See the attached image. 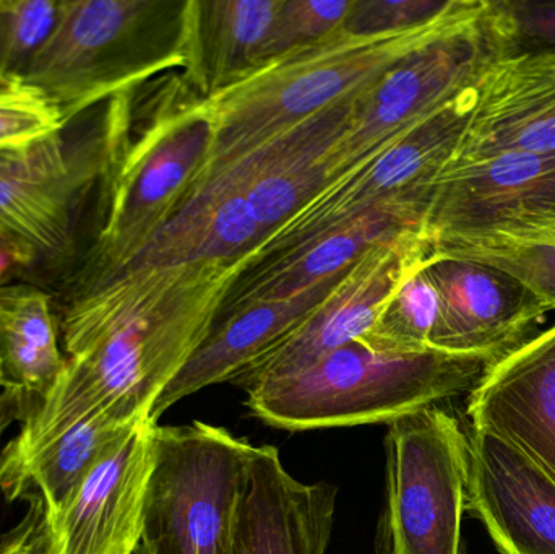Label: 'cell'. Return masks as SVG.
Segmentation results:
<instances>
[{"instance_id":"8d00e7d4","label":"cell","mask_w":555,"mask_h":554,"mask_svg":"<svg viewBox=\"0 0 555 554\" xmlns=\"http://www.w3.org/2000/svg\"><path fill=\"white\" fill-rule=\"evenodd\" d=\"M531 237H551V240H555V228H551V230L544 231V233L537 234V236ZM518 240H524V237H518Z\"/></svg>"},{"instance_id":"ffe728a7","label":"cell","mask_w":555,"mask_h":554,"mask_svg":"<svg viewBox=\"0 0 555 554\" xmlns=\"http://www.w3.org/2000/svg\"><path fill=\"white\" fill-rule=\"evenodd\" d=\"M424 211L417 204L377 208L286 256L243 267L228 288L215 324L241 309L291 298L346 272L369 250L401 234L421 231Z\"/></svg>"},{"instance_id":"f546056e","label":"cell","mask_w":555,"mask_h":554,"mask_svg":"<svg viewBox=\"0 0 555 554\" xmlns=\"http://www.w3.org/2000/svg\"><path fill=\"white\" fill-rule=\"evenodd\" d=\"M64 127L41 94L23 85L0 88V152L28 149Z\"/></svg>"},{"instance_id":"836d02e7","label":"cell","mask_w":555,"mask_h":554,"mask_svg":"<svg viewBox=\"0 0 555 554\" xmlns=\"http://www.w3.org/2000/svg\"><path fill=\"white\" fill-rule=\"evenodd\" d=\"M38 263H41V256L31 241L22 234L0 230V288Z\"/></svg>"},{"instance_id":"e0dca14e","label":"cell","mask_w":555,"mask_h":554,"mask_svg":"<svg viewBox=\"0 0 555 554\" xmlns=\"http://www.w3.org/2000/svg\"><path fill=\"white\" fill-rule=\"evenodd\" d=\"M544 152H555V52L504 55L479 83L475 113L446 169Z\"/></svg>"},{"instance_id":"4316f807","label":"cell","mask_w":555,"mask_h":554,"mask_svg":"<svg viewBox=\"0 0 555 554\" xmlns=\"http://www.w3.org/2000/svg\"><path fill=\"white\" fill-rule=\"evenodd\" d=\"M430 256L481 260L524 280L555 309V240L551 237H482L456 241L430 250Z\"/></svg>"},{"instance_id":"ac0fdd59","label":"cell","mask_w":555,"mask_h":554,"mask_svg":"<svg viewBox=\"0 0 555 554\" xmlns=\"http://www.w3.org/2000/svg\"><path fill=\"white\" fill-rule=\"evenodd\" d=\"M247 185L249 175L240 162L202 172L178 210L130 263L241 267L270 234L254 215Z\"/></svg>"},{"instance_id":"d4e9b609","label":"cell","mask_w":555,"mask_h":554,"mask_svg":"<svg viewBox=\"0 0 555 554\" xmlns=\"http://www.w3.org/2000/svg\"><path fill=\"white\" fill-rule=\"evenodd\" d=\"M135 425L107 413H91L26 454H0V493L10 503L42 501L46 516H54L94 464Z\"/></svg>"},{"instance_id":"cb8c5ba5","label":"cell","mask_w":555,"mask_h":554,"mask_svg":"<svg viewBox=\"0 0 555 554\" xmlns=\"http://www.w3.org/2000/svg\"><path fill=\"white\" fill-rule=\"evenodd\" d=\"M59 338L48 292L31 283L0 288V387L18 423L48 399L64 371Z\"/></svg>"},{"instance_id":"e575fe53","label":"cell","mask_w":555,"mask_h":554,"mask_svg":"<svg viewBox=\"0 0 555 554\" xmlns=\"http://www.w3.org/2000/svg\"><path fill=\"white\" fill-rule=\"evenodd\" d=\"M12 422H16L15 407H13L12 400L2 392L0 394V438L12 425Z\"/></svg>"},{"instance_id":"2e32d148","label":"cell","mask_w":555,"mask_h":554,"mask_svg":"<svg viewBox=\"0 0 555 554\" xmlns=\"http://www.w3.org/2000/svg\"><path fill=\"white\" fill-rule=\"evenodd\" d=\"M466 410L469 428L507 442L555 481V327L498 358Z\"/></svg>"},{"instance_id":"9c48e42d","label":"cell","mask_w":555,"mask_h":554,"mask_svg":"<svg viewBox=\"0 0 555 554\" xmlns=\"http://www.w3.org/2000/svg\"><path fill=\"white\" fill-rule=\"evenodd\" d=\"M375 554H466L468 436L442 407L387 426Z\"/></svg>"},{"instance_id":"7a4b0ae2","label":"cell","mask_w":555,"mask_h":554,"mask_svg":"<svg viewBox=\"0 0 555 554\" xmlns=\"http://www.w3.org/2000/svg\"><path fill=\"white\" fill-rule=\"evenodd\" d=\"M498 358L385 350L359 337L286 379L247 394L250 415L286 431L390 425L472 392Z\"/></svg>"},{"instance_id":"4dcf8cb0","label":"cell","mask_w":555,"mask_h":554,"mask_svg":"<svg viewBox=\"0 0 555 554\" xmlns=\"http://www.w3.org/2000/svg\"><path fill=\"white\" fill-rule=\"evenodd\" d=\"M453 0H354L343 31L351 36H384L408 31L442 15Z\"/></svg>"},{"instance_id":"ba28073f","label":"cell","mask_w":555,"mask_h":554,"mask_svg":"<svg viewBox=\"0 0 555 554\" xmlns=\"http://www.w3.org/2000/svg\"><path fill=\"white\" fill-rule=\"evenodd\" d=\"M133 91L35 143L22 162L0 175V230L31 241L41 262L62 263L74 250L85 205L129 142Z\"/></svg>"},{"instance_id":"44dd1931","label":"cell","mask_w":555,"mask_h":554,"mask_svg":"<svg viewBox=\"0 0 555 554\" xmlns=\"http://www.w3.org/2000/svg\"><path fill=\"white\" fill-rule=\"evenodd\" d=\"M358 96L306 117L236 158L249 171L247 201L270 233L328 181L330 152L341 139Z\"/></svg>"},{"instance_id":"8992f818","label":"cell","mask_w":555,"mask_h":554,"mask_svg":"<svg viewBox=\"0 0 555 554\" xmlns=\"http://www.w3.org/2000/svg\"><path fill=\"white\" fill-rule=\"evenodd\" d=\"M504 55L494 0H460L439 35L356 98L348 126L328 155V181L380 153L463 91L478 87Z\"/></svg>"},{"instance_id":"f1b7e54d","label":"cell","mask_w":555,"mask_h":554,"mask_svg":"<svg viewBox=\"0 0 555 554\" xmlns=\"http://www.w3.org/2000/svg\"><path fill=\"white\" fill-rule=\"evenodd\" d=\"M352 2L354 0H281L263 42L260 65L341 31Z\"/></svg>"},{"instance_id":"1f68e13d","label":"cell","mask_w":555,"mask_h":554,"mask_svg":"<svg viewBox=\"0 0 555 554\" xmlns=\"http://www.w3.org/2000/svg\"><path fill=\"white\" fill-rule=\"evenodd\" d=\"M505 55L555 52V3L494 0Z\"/></svg>"},{"instance_id":"5b68a950","label":"cell","mask_w":555,"mask_h":554,"mask_svg":"<svg viewBox=\"0 0 555 554\" xmlns=\"http://www.w3.org/2000/svg\"><path fill=\"white\" fill-rule=\"evenodd\" d=\"M211 145L214 120L204 98L158 107L104 182L103 221L70 293L106 279L145 249L204 171Z\"/></svg>"},{"instance_id":"484cf974","label":"cell","mask_w":555,"mask_h":554,"mask_svg":"<svg viewBox=\"0 0 555 554\" xmlns=\"http://www.w3.org/2000/svg\"><path fill=\"white\" fill-rule=\"evenodd\" d=\"M427 259L417 263L398 283L374 327L362 335L374 347L397 351H423L433 348L439 319L440 298L427 270Z\"/></svg>"},{"instance_id":"30bf717a","label":"cell","mask_w":555,"mask_h":554,"mask_svg":"<svg viewBox=\"0 0 555 554\" xmlns=\"http://www.w3.org/2000/svg\"><path fill=\"white\" fill-rule=\"evenodd\" d=\"M478 87L453 98L377 155L326 181L269 234L241 269L286 256L377 208L395 204L427 208L434 184L455 155L475 113Z\"/></svg>"},{"instance_id":"603a6c76","label":"cell","mask_w":555,"mask_h":554,"mask_svg":"<svg viewBox=\"0 0 555 554\" xmlns=\"http://www.w3.org/2000/svg\"><path fill=\"white\" fill-rule=\"evenodd\" d=\"M281 0H191L184 80L214 96L260 65Z\"/></svg>"},{"instance_id":"9a60e30c","label":"cell","mask_w":555,"mask_h":554,"mask_svg":"<svg viewBox=\"0 0 555 554\" xmlns=\"http://www.w3.org/2000/svg\"><path fill=\"white\" fill-rule=\"evenodd\" d=\"M466 513L501 554H555V481L489 433L468 428Z\"/></svg>"},{"instance_id":"277c9868","label":"cell","mask_w":555,"mask_h":554,"mask_svg":"<svg viewBox=\"0 0 555 554\" xmlns=\"http://www.w3.org/2000/svg\"><path fill=\"white\" fill-rule=\"evenodd\" d=\"M189 2L64 0L23 87L41 94L67 126L168 68H184Z\"/></svg>"},{"instance_id":"83f0119b","label":"cell","mask_w":555,"mask_h":554,"mask_svg":"<svg viewBox=\"0 0 555 554\" xmlns=\"http://www.w3.org/2000/svg\"><path fill=\"white\" fill-rule=\"evenodd\" d=\"M64 0H0V88L23 78L51 39Z\"/></svg>"},{"instance_id":"8fae6325","label":"cell","mask_w":555,"mask_h":554,"mask_svg":"<svg viewBox=\"0 0 555 554\" xmlns=\"http://www.w3.org/2000/svg\"><path fill=\"white\" fill-rule=\"evenodd\" d=\"M555 228V152L507 153L446 169L424 214L429 250L456 241L531 237Z\"/></svg>"},{"instance_id":"d6986e66","label":"cell","mask_w":555,"mask_h":554,"mask_svg":"<svg viewBox=\"0 0 555 554\" xmlns=\"http://www.w3.org/2000/svg\"><path fill=\"white\" fill-rule=\"evenodd\" d=\"M336 498L335 485L294 478L275 446H256L231 554H326Z\"/></svg>"},{"instance_id":"7402d4cb","label":"cell","mask_w":555,"mask_h":554,"mask_svg":"<svg viewBox=\"0 0 555 554\" xmlns=\"http://www.w3.org/2000/svg\"><path fill=\"white\" fill-rule=\"evenodd\" d=\"M346 272L291 298L259 302L241 309L236 314L215 324L207 340L159 397L152 412L153 422L158 423L166 410L185 397L194 396L198 390L215 384L230 383L247 364L266 353L304 319L309 318L313 309L322 305L341 282Z\"/></svg>"},{"instance_id":"d6a6232c","label":"cell","mask_w":555,"mask_h":554,"mask_svg":"<svg viewBox=\"0 0 555 554\" xmlns=\"http://www.w3.org/2000/svg\"><path fill=\"white\" fill-rule=\"evenodd\" d=\"M0 554H51L42 501H28V513L7 532L0 533Z\"/></svg>"},{"instance_id":"d590c367","label":"cell","mask_w":555,"mask_h":554,"mask_svg":"<svg viewBox=\"0 0 555 554\" xmlns=\"http://www.w3.org/2000/svg\"><path fill=\"white\" fill-rule=\"evenodd\" d=\"M33 146V145H31ZM25 150H15V152H0V175L9 171L10 168L16 165V163L22 162L25 158L26 153L29 152V149Z\"/></svg>"},{"instance_id":"3957f363","label":"cell","mask_w":555,"mask_h":554,"mask_svg":"<svg viewBox=\"0 0 555 554\" xmlns=\"http://www.w3.org/2000/svg\"><path fill=\"white\" fill-rule=\"evenodd\" d=\"M459 5L460 0H453L442 15L408 31L351 36L341 29L317 44L267 62L204 98L214 120V145L202 172L221 168L306 117L364 93L398 62L439 35Z\"/></svg>"},{"instance_id":"5bb4252c","label":"cell","mask_w":555,"mask_h":554,"mask_svg":"<svg viewBox=\"0 0 555 554\" xmlns=\"http://www.w3.org/2000/svg\"><path fill=\"white\" fill-rule=\"evenodd\" d=\"M440 309L430 345L450 353L504 357L553 311L524 280L481 260L430 256Z\"/></svg>"},{"instance_id":"74e56055","label":"cell","mask_w":555,"mask_h":554,"mask_svg":"<svg viewBox=\"0 0 555 554\" xmlns=\"http://www.w3.org/2000/svg\"><path fill=\"white\" fill-rule=\"evenodd\" d=\"M135 554H146V553H145V552H143V550H142V549H140V546H139V550H137V553H135Z\"/></svg>"},{"instance_id":"52a82bcc","label":"cell","mask_w":555,"mask_h":554,"mask_svg":"<svg viewBox=\"0 0 555 554\" xmlns=\"http://www.w3.org/2000/svg\"><path fill=\"white\" fill-rule=\"evenodd\" d=\"M254 448L205 422L156 423L140 549L146 554H231Z\"/></svg>"},{"instance_id":"4fadbf2b","label":"cell","mask_w":555,"mask_h":554,"mask_svg":"<svg viewBox=\"0 0 555 554\" xmlns=\"http://www.w3.org/2000/svg\"><path fill=\"white\" fill-rule=\"evenodd\" d=\"M155 422L137 423L116 442L70 500L46 516L51 554H135L142 543Z\"/></svg>"},{"instance_id":"6da1fadb","label":"cell","mask_w":555,"mask_h":554,"mask_svg":"<svg viewBox=\"0 0 555 554\" xmlns=\"http://www.w3.org/2000/svg\"><path fill=\"white\" fill-rule=\"evenodd\" d=\"M237 272L231 262L129 263L70 293L59 321L64 371L0 454H26L91 413L127 425L152 420L166 387L214 331Z\"/></svg>"},{"instance_id":"7c38bea8","label":"cell","mask_w":555,"mask_h":554,"mask_svg":"<svg viewBox=\"0 0 555 554\" xmlns=\"http://www.w3.org/2000/svg\"><path fill=\"white\" fill-rule=\"evenodd\" d=\"M429 254L421 231L401 234L369 250L309 318L241 370L230 384L247 396L307 370L320 358L367 334L398 283Z\"/></svg>"}]
</instances>
